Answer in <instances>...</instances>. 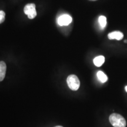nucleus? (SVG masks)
Returning a JSON list of instances; mask_svg holds the SVG:
<instances>
[{"instance_id":"obj_1","label":"nucleus","mask_w":127,"mask_h":127,"mask_svg":"<svg viewBox=\"0 0 127 127\" xmlns=\"http://www.w3.org/2000/svg\"><path fill=\"white\" fill-rule=\"evenodd\" d=\"M109 122L114 127H125L127 125L126 121L122 115L114 113L109 116Z\"/></svg>"},{"instance_id":"obj_2","label":"nucleus","mask_w":127,"mask_h":127,"mask_svg":"<svg viewBox=\"0 0 127 127\" xmlns=\"http://www.w3.org/2000/svg\"><path fill=\"white\" fill-rule=\"evenodd\" d=\"M66 82L69 88L73 91H77L80 86V81L75 75H69L66 79Z\"/></svg>"},{"instance_id":"obj_3","label":"nucleus","mask_w":127,"mask_h":127,"mask_svg":"<svg viewBox=\"0 0 127 127\" xmlns=\"http://www.w3.org/2000/svg\"><path fill=\"white\" fill-rule=\"evenodd\" d=\"M24 13L27 15L28 18L33 19L36 16L35 5L34 4H28L24 8Z\"/></svg>"},{"instance_id":"obj_4","label":"nucleus","mask_w":127,"mask_h":127,"mask_svg":"<svg viewBox=\"0 0 127 127\" xmlns=\"http://www.w3.org/2000/svg\"><path fill=\"white\" fill-rule=\"evenodd\" d=\"M72 19L70 15L65 14L63 15L58 18V24L60 26H64V25H68L70 24L72 22Z\"/></svg>"},{"instance_id":"obj_5","label":"nucleus","mask_w":127,"mask_h":127,"mask_svg":"<svg viewBox=\"0 0 127 127\" xmlns=\"http://www.w3.org/2000/svg\"><path fill=\"white\" fill-rule=\"evenodd\" d=\"M108 37L109 39H117V40H121L124 37V34L121 32L116 31L111 32L108 35Z\"/></svg>"},{"instance_id":"obj_6","label":"nucleus","mask_w":127,"mask_h":127,"mask_svg":"<svg viewBox=\"0 0 127 127\" xmlns=\"http://www.w3.org/2000/svg\"><path fill=\"white\" fill-rule=\"evenodd\" d=\"M7 65L4 61H0V82L2 81L5 77Z\"/></svg>"},{"instance_id":"obj_7","label":"nucleus","mask_w":127,"mask_h":127,"mask_svg":"<svg viewBox=\"0 0 127 127\" xmlns=\"http://www.w3.org/2000/svg\"><path fill=\"white\" fill-rule=\"evenodd\" d=\"M94 64L95 66L99 67L101 66L105 62V57L102 55H99V56L96 57L93 60Z\"/></svg>"},{"instance_id":"obj_8","label":"nucleus","mask_w":127,"mask_h":127,"mask_svg":"<svg viewBox=\"0 0 127 127\" xmlns=\"http://www.w3.org/2000/svg\"><path fill=\"white\" fill-rule=\"evenodd\" d=\"M97 75L98 79H99V81L102 83H104V82H107L108 80V77L107 76L105 75L104 72H103L102 71H99L96 74Z\"/></svg>"},{"instance_id":"obj_9","label":"nucleus","mask_w":127,"mask_h":127,"mask_svg":"<svg viewBox=\"0 0 127 127\" xmlns=\"http://www.w3.org/2000/svg\"><path fill=\"white\" fill-rule=\"evenodd\" d=\"M98 22L102 28H104L107 25V18L104 15H101L98 18Z\"/></svg>"},{"instance_id":"obj_10","label":"nucleus","mask_w":127,"mask_h":127,"mask_svg":"<svg viewBox=\"0 0 127 127\" xmlns=\"http://www.w3.org/2000/svg\"><path fill=\"white\" fill-rule=\"evenodd\" d=\"M5 13L3 11H0V24L3 23L5 20Z\"/></svg>"},{"instance_id":"obj_11","label":"nucleus","mask_w":127,"mask_h":127,"mask_svg":"<svg viewBox=\"0 0 127 127\" xmlns=\"http://www.w3.org/2000/svg\"><path fill=\"white\" fill-rule=\"evenodd\" d=\"M125 91H126V92H127V86L125 87Z\"/></svg>"},{"instance_id":"obj_12","label":"nucleus","mask_w":127,"mask_h":127,"mask_svg":"<svg viewBox=\"0 0 127 127\" xmlns=\"http://www.w3.org/2000/svg\"><path fill=\"white\" fill-rule=\"evenodd\" d=\"M124 42H125V43H127V40H125Z\"/></svg>"},{"instance_id":"obj_13","label":"nucleus","mask_w":127,"mask_h":127,"mask_svg":"<svg viewBox=\"0 0 127 127\" xmlns=\"http://www.w3.org/2000/svg\"><path fill=\"white\" fill-rule=\"evenodd\" d=\"M63 127L62 126H56V127Z\"/></svg>"},{"instance_id":"obj_14","label":"nucleus","mask_w":127,"mask_h":127,"mask_svg":"<svg viewBox=\"0 0 127 127\" xmlns=\"http://www.w3.org/2000/svg\"><path fill=\"white\" fill-rule=\"evenodd\" d=\"M90 1H96V0H90Z\"/></svg>"}]
</instances>
